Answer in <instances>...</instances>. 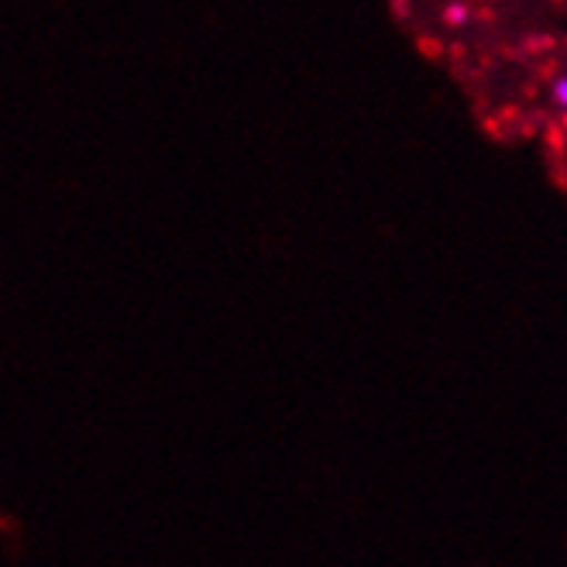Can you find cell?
I'll return each instance as SVG.
<instances>
[{
  "label": "cell",
  "instance_id": "cell-1",
  "mask_svg": "<svg viewBox=\"0 0 567 567\" xmlns=\"http://www.w3.org/2000/svg\"><path fill=\"white\" fill-rule=\"evenodd\" d=\"M554 100H557V107L567 114V76H560V80L554 83Z\"/></svg>",
  "mask_w": 567,
  "mask_h": 567
}]
</instances>
